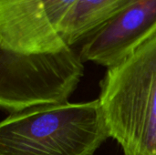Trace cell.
I'll return each mask as SVG.
<instances>
[{
	"instance_id": "5",
	"label": "cell",
	"mask_w": 156,
	"mask_h": 155,
	"mask_svg": "<svg viewBox=\"0 0 156 155\" xmlns=\"http://www.w3.org/2000/svg\"><path fill=\"white\" fill-rule=\"evenodd\" d=\"M156 36V0H135L82 43L80 57L108 69Z\"/></svg>"
},
{
	"instance_id": "4",
	"label": "cell",
	"mask_w": 156,
	"mask_h": 155,
	"mask_svg": "<svg viewBox=\"0 0 156 155\" xmlns=\"http://www.w3.org/2000/svg\"><path fill=\"white\" fill-rule=\"evenodd\" d=\"M78 0H0V49L45 53L69 47L60 35Z\"/></svg>"
},
{
	"instance_id": "6",
	"label": "cell",
	"mask_w": 156,
	"mask_h": 155,
	"mask_svg": "<svg viewBox=\"0 0 156 155\" xmlns=\"http://www.w3.org/2000/svg\"><path fill=\"white\" fill-rule=\"evenodd\" d=\"M135 0H78L60 27L64 41L72 47L82 43L106 22Z\"/></svg>"
},
{
	"instance_id": "1",
	"label": "cell",
	"mask_w": 156,
	"mask_h": 155,
	"mask_svg": "<svg viewBox=\"0 0 156 155\" xmlns=\"http://www.w3.org/2000/svg\"><path fill=\"white\" fill-rule=\"evenodd\" d=\"M110 137L99 100L10 113L0 124V155H94Z\"/></svg>"
},
{
	"instance_id": "3",
	"label": "cell",
	"mask_w": 156,
	"mask_h": 155,
	"mask_svg": "<svg viewBox=\"0 0 156 155\" xmlns=\"http://www.w3.org/2000/svg\"><path fill=\"white\" fill-rule=\"evenodd\" d=\"M84 73L71 47L22 54L0 49V105L10 113L68 102Z\"/></svg>"
},
{
	"instance_id": "2",
	"label": "cell",
	"mask_w": 156,
	"mask_h": 155,
	"mask_svg": "<svg viewBox=\"0 0 156 155\" xmlns=\"http://www.w3.org/2000/svg\"><path fill=\"white\" fill-rule=\"evenodd\" d=\"M99 101L125 155H156V36L108 69Z\"/></svg>"
}]
</instances>
